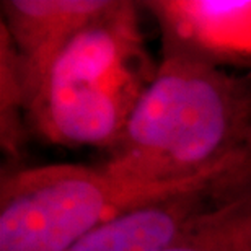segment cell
Segmentation results:
<instances>
[{"instance_id": "cell-6", "label": "cell", "mask_w": 251, "mask_h": 251, "mask_svg": "<svg viewBox=\"0 0 251 251\" xmlns=\"http://www.w3.org/2000/svg\"><path fill=\"white\" fill-rule=\"evenodd\" d=\"M163 251H251V189L217 205Z\"/></svg>"}, {"instance_id": "cell-2", "label": "cell", "mask_w": 251, "mask_h": 251, "mask_svg": "<svg viewBox=\"0 0 251 251\" xmlns=\"http://www.w3.org/2000/svg\"><path fill=\"white\" fill-rule=\"evenodd\" d=\"M157 67L137 3L111 0L49 67L29 101L28 124L48 142L111 152Z\"/></svg>"}, {"instance_id": "cell-3", "label": "cell", "mask_w": 251, "mask_h": 251, "mask_svg": "<svg viewBox=\"0 0 251 251\" xmlns=\"http://www.w3.org/2000/svg\"><path fill=\"white\" fill-rule=\"evenodd\" d=\"M145 5L162 28L163 46L220 65L251 67V0H160Z\"/></svg>"}, {"instance_id": "cell-4", "label": "cell", "mask_w": 251, "mask_h": 251, "mask_svg": "<svg viewBox=\"0 0 251 251\" xmlns=\"http://www.w3.org/2000/svg\"><path fill=\"white\" fill-rule=\"evenodd\" d=\"M109 5L111 0H3L0 26L22 61L29 101L59 54Z\"/></svg>"}, {"instance_id": "cell-5", "label": "cell", "mask_w": 251, "mask_h": 251, "mask_svg": "<svg viewBox=\"0 0 251 251\" xmlns=\"http://www.w3.org/2000/svg\"><path fill=\"white\" fill-rule=\"evenodd\" d=\"M233 198L199 191L157 201L97 225L65 251H163L210 210Z\"/></svg>"}, {"instance_id": "cell-1", "label": "cell", "mask_w": 251, "mask_h": 251, "mask_svg": "<svg viewBox=\"0 0 251 251\" xmlns=\"http://www.w3.org/2000/svg\"><path fill=\"white\" fill-rule=\"evenodd\" d=\"M251 144V67L225 65L163 46L155 77L103 165L153 184L220 183Z\"/></svg>"}, {"instance_id": "cell-7", "label": "cell", "mask_w": 251, "mask_h": 251, "mask_svg": "<svg viewBox=\"0 0 251 251\" xmlns=\"http://www.w3.org/2000/svg\"><path fill=\"white\" fill-rule=\"evenodd\" d=\"M28 85L23 65L10 41L7 31L0 26V140L3 152L20 157L28 123Z\"/></svg>"}]
</instances>
